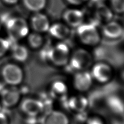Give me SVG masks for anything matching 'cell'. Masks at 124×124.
Segmentation results:
<instances>
[{"label":"cell","instance_id":"6da1fadb","mask_svg":"<svg viewBox=\"0 0 124 124\" xmlns=\"http://www.w3.org/2000/svg\"><path fill=\"white\" fill-rule=\"evenodd\" d=\"M44 52L46 53L44 55L46 60L58 67L67 65L71 54L69 46L63 42H59L50 46Z\"/></svg>","mask_w":124,"mask_h":124},{"label":"cell","instance_id":"7a4b0ae2","mask_svg":"<svg viewBox=\"0 0 124 124\" xmlns=\"http://www.w3.org/2000/svg\"><path fill=\"white\" fill-rule=\"evenodd\" d=\"M93 58L91 54L84 48H78L71 54L68 65L75 72L88 70L93 65Z\"/></svg>","mask_w":124,"mask_h":124},{"label":"cell","instance_id":"3957f363","mask_svg":"<svg viewBox=\"0 0 124 124\" xmlns=\"http://www.w3.org/2000/svg\"><path fill=\"white\" fill-rule=\"evenodd\" d=\"M10 39L16 41L26 38L29 34V27L27 22L22 17H11L5 25Z\"/></svg>","mask_w":124,"mask_h":124},{"label":"cell","instance_id":"277c9868","mask_svg":"<svg viewBox=\"0 0 124 124\" xmlns=\"http://www.w3.org/2000/svg\"><path fill=\"white\" fill-rule=\"evenodd\" d=\"M77 35L81 43L86 46H95L100 43V34L92 23H82L77 27Z\"/></svg>","mask_w":124,"mask_h":124},{"label":"cell","instance_id":"5b68a950","mask_svg":"<svg viewBox=\"0 0 124 124\" xmlns=\"http://www.w3.org/2000/svg\"><path fill=\"white\" fill-rule=\"evenodd\" d=\"M1 75L4 83L11 87H16L23 81L24 74L20 66L13 63L4 65L1 71Z\"/></svg>","mask_w":124,"mask_h":124},{"label":"cell","instance_id":"8992f818","mask_svg":"<svg viewBox=\"0 0 124 124\" xmlns=\"http://www.w3.org/2000/svg\"><path fill=\"white\" fill-rule=\"evenodd\" d=\"M90 72L93 80L101 84L109 82L113 75L111 66L104 62H99L92 65Z\"/></svg>","mask_w":124,"mask_h":124},{"label":"cell","instance_id":"52a82bcc","mask_svg":"<svg viewBox=\"0 0 124 124\" xmlns=\"http://www.w3.org/2000/svg\"><path fill=\"white\" fill-rule=\"evenodd\" d=\"M20 109L28 117L36 118L44 111L45 107L40 100L27 98L21 102Z\"/></svg>","mask_w":124,"mask_h":124},{"label":"cell","instance_id":"ba28073f","mask_svg":"<svg viewBox=\"0 0 124 124\" xmlns=\"http://www.w3.org/2000/svg\"><path fill=\"white\" fill-rule=\"evenodd\" d=\"M93 81L91 74L88 70L76 72L73 77V85L78 92H86L90 89Z\"/></svg>","mask_w":124,"mask_h":124},{"label":"cell","instance_id":"9c48e42d","mask_svg":"<svg viewBox=\"0 0 124 124\" xmlns=\"http://www.w3.org/2000/svg\"><path fill=\"white\" fill-rule=\"evenodd\" d=\"M21 92L15 87L3 89L1 93V103L6 108H12L19 102Z\"/></svg>","mask_w":124,"mask_h":124},{"label":"cell","instance_id":"30bf717a","mask_svg":"<svg viewBox=\"0 0 124 124\" xmlns=\"http://www.w3.org/2000/svg\"><path fill=\"white\" fill-rule=\"evenodd\" d=\"M64 101L66 102L68 109L76 114H81L85 112L89 104L88 99L82 95L68 97Z\"/></svg>","mask_w":124,"mask_h":124},{"label":"cell","instance_id":"8fae6325","mask_svg":"<svg viewBox=\"0 0 124 124\" xmlns=\"http://www.w3.org/2000/svg\"><path fill=\"white\" fill-rule=\"evenodd\" d=\"M40 124H70V120L64 112L50 109L42 117Z\"/></svg>","mask_w":124,"mask_h":124},{"label":"cell","instance_id":"7c38bea8","mask_svg":"<svg viewBox=\"0 0 124 124\" xmlns=\"http://www.w3.org/2000/svg\"><path fill=\"white\" fill-rule=\"evenodd\" d=\"M63 19L69 27L77 28L83 23L85 16L80 10L70 9L64 12Z\"/></svg>","mask_w":124,"mask_h":124},{"label":"cell","instance_id":"4fadbf2b","mask_svg":"<svg viewBox=\"0 0 124 124\" xmlns=\"http://www.w3.org/2000/svg\"><path fill=\"white\" fill-rule=\"evenodd\" d=\"M102 34L106 38L109 40H117L123 36L124 30L122 26L115 21L107 22L103 26Z\"/></svg>","mask_w":124,"mask_h":124},{"label":"cell","instance_id":"5bb4252c","mask_svg":"<svg viewBox=\"0 0 124 124\" xmlns=\"http://www.w3.org/2000/svg\"><path fill=\"white\" fill-rule=\"evenodd\" d=\"M31 25L34 32L39 33L48 32L50 26L47 16L39 12H37L31 17Z\"/></svg>","mask_w":124,"mask_h":124},{"label":"cell","instance_id":"9a60e30c","mask_svg":"<svg viewBox=\"0 0 124 124\" xmlns=\"http://www.w3.org/2000/svg\"><path fill=\"white\" fill-rule=\"evenodd\" d=\"M67 85L63 81H56L50 85V97L58 101H64L69 97Z\"/></svg>","mask_w":124,"mask_h":124},{"label":"cell","instance_id":"2e32d148","mask_svg":"<svg viewBox=\"0 0 124 124\" xmlns=\"http://www.w3.org/2000/svg\"><path fill=\"white\" fill-rule=\"evenodd\" d=\"M51 36L59 40H64L68 38L70 34L68 26L62 23H55L50 26L48 31Z\"/></svg>","mask_w":124,"mask_h":124},{"label":"cell","instance_id":"e0dca14e","mask_svg":"<svg viewBox=\"0 0 124 124\" xmlns=\"http://www.w3.org/2000/svg\"><path fill=\"white\" fill-rule=\"evenodd\" d=\"M12 56L15 61L19 62H25L29 56L27 48L21 44H15L12 46Z\"/></svg>","mask_w":124,"mask_h":124},{"label":"cell","instance_id":"ac0fdd59","mask_svg":"<svg viewBox=\"0 0 124 124\" xmlns=\"http://www.w3.org/2000/svg\"><path fill=\"white\" fill-rule=\"evenodd\" d=\"M27 43L32 49L37 50L40 48L44 44V38L41 33L34 32L27 35Z\"/></svg>","mask_w":124,"mask_h":124},{"label":"cell","instance_id":"d6986e66","mask_svg":"<svg viewBox=\"0 0 124 124\" xmlns=\"http://www.w3.org/2000/svg\"><path fill=\"white\" fill-rule=\"evenodd\" d=\"M24 6L32 12H39L45 7L46 0H23Z\"/></svg>","mask_w":124,"mask_h":124},{"label":"cell","instance_id":"ffe728a7","mask_svg":"<svg viewBox=\"0 0 124 124\" xmlns=\"http://www.w3.org/2000/svg\"><path fill=\"white\" fill-rule=\"evenodd\" d=\"M96 17L98 22L107 21L109 22L112 19L113 14L111 10L103 4L98 6L96 12Z\"/></svg>","mask_w":124,"mask_h":124},{"label":"cell","instance_id":"44dd1931","mask_svg":"<svg viewBox=\"0 0 124 124\" xmlns=\"http://www.w3.org/2000/svg\"><path fill=\"white\" fill-rule=\"evenodd\" d=\"M108 106L114 112L121 113H123V104L120 99L117 97H111L108 100Z\"/></svg>","mask_w":124,"mask_h":124},{"label":"cell","instance_id":"7402d4cb","mask_svg":"<svg viewBox=\"0 0 124 124\" xmlns=\"http://www.w3.org/2000/svg\"><path fill=\"white\" fill-rule=\"evenodd\" d=\"M113 9L119 14H122L124 10V0H111Z\"/></svg>","mask_w":124,"mask_h":124},{"label":"cell","instance_id":"603a6c76","mask_svg":"<svg viewBox=\"0 0 124 124\" xmlns=\"http://www.w3.org/2000/svg\"><path fill=\"white\" fill-rule=\"evenodd\" d=\"M10 48L9 41L0 38V58L3 57Z\"/></svg>","mask_w":124,"mask_h":124},{"label":"cell","instance_id":"cb8c5ba5","mask_svg":"<svg viewBox=\"0 0 124 124\" xmlns=\"http://www.w3.org/2000/svg\"><path fill=\"white\" fill-rule=\"evenodd\" d=\"M85 124H105V123L100 117L91 116L86 119Z\"/></svg>","mask_w":124,"mask_h":124},{"label":"cell","instance_id":"d4e9b609","mask_svg":"<svg viewBox=\"0 0 124 124\" xmlns=\"http://www.w3.org/2000/svg\"><path fill=\"white\" fill-rule=\"evenodd\" d=\"M0 124H9L8 116L0 110Z\"/></svg>","mask_w":124,"mask_h":124},{"label":"cell","instance_id":"484cf974","mask_svg":"<svg viewBox=\"0 0 124 124\" xmlns=\"http://www.w3.org/2000/svg\"><path fill=\"white\" fill-rule=\"evenodd\" d=\"M66 1L70 4H72V5L78 6L85 3V2L87 1L88 0H66Z\"/></svg>","mask_w":124,"mask_h":124},{"label":"cell","instance_id":"4316f807","mask_svg":"<svg viewBox=\"0 0 124 124\" xmlns=\"http://www.w3.org/2000/svg\"><path fill=\"white\" fill-rule=\"evenodd\" d=\"M3 1L8 4L13 5V4H16L19 1V0H3Z\"/></svg>","mask_w":124,"mask_h":124},{"label":"cell","instance_id":"83f0119b","mask_svg":"<svg viewBox=\"0 0 124 124\" xmlns=\"http://www.w3.org/2000/svg\"><path fill=\"white\" fill-rule=\"evenodd\" d=\"M1 103L0 102V110H1Z\"/></svg>","mask_w":124,"mask_h":124},{"label":"cell","instance_id":"f1b7e54d","mask_svg":"<svg viewBox=\"0 0 124 124\" xmlns=\"http://www.w3.org/2000/svg\"><path fill=\"white\" fill-rule=\"evenodd\" d=\"M1 24H0V30H1Z\"/></svg>","mask_w":124,"mask_h":124}]
</instances>
